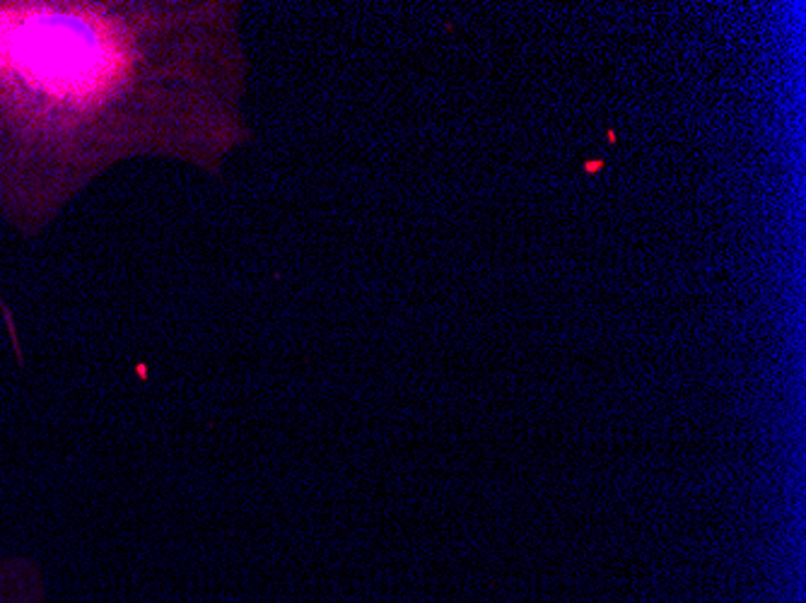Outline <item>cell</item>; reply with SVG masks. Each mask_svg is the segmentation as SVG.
<instances>
[{
  "mask_svg": "<svg viewBox=\"0 0 806 603\" xmlns=\"http://www.w3.org/2000/svg\"><path fill=\"white\" fill-rule=\"evenodd\" d=\"M244 83L237 3H0V203L37 222L148 157L218 174Z\"/></svg>",
  "mask_w": 806,
  "mask_h": 603,
  "instance_id": "1",
  "label": "cell"
},
{
  "mask_svg": "<svg viewBox=\"0 0 806 603\" xmlns=\"http://www.w3.org/2000/svg\"><path fill=\"white\" fill-rule=\"evenodd\" d=\"M0 603H49L42 572L29 560H0Z\"/></svg>",
  "mask_w": 806,
  "mask_h": 603,
  "instance_id": "2",
  "label": "cell"
}]
</instances>
